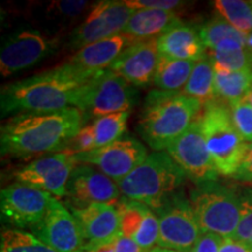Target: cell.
Here are the masks:
<instances>
[{
	"label": "cell",
	"mask_w": 252,
	"mask_h": 252,
	"mask_svg": "<svg viewBox=\"0 0 252 252\" xmlns=\"http://www.w3.org/2000/svg\"><path fill=\"white\" fill-rule=\"evenodd\" d=\"M232 121L245 143H252V105L247 97L230 105Z\"/></svg>",
	"instance_id": "31"
},
{
	"label": "cell",
	"mask_w": 252,
	"mask_h": 252,
	"mask_svg": "<svg viewBox=\"0 0 252 252\" xmlns=\"http://www.w3.org/2000/svg\"><path fill=\"white\" fill-rule=\"evenodd\" d=\"M224 238L213 232H202L190 252H220Z\"/></svg>",
	"instance_id": "34"
},
{
	"label": "cell",
	"mask_w": 252,
	"mask_h": 252,
	"mask_svg": "<svg viewBox=\"0 0 252 252\" xmlns=\"http://www.w3.org/2000/svg\"><path fill=\"white\" fill-rule=\"evenodd\" d=\"M53 198L45 190L14 182L0 194L2 222L14 229H34L45 219Z\"/></svg>",
	"instance_id": "10"
},
{
	"label": "cell",
	"mask_w": 252,
	"mask_h": 252,
	"mask_svg": "<svg viewBox=\"0 0 252 252\" xmlns=\"http://www.w3.org/2000/svg\"><path fill=\"white\" fill-rule=\"evenodd\" d=\"M181 93L198 100L202 106L215 100V70L212 60L208 58V55L195 63L187 84Z\"/></svg>",
	"instance_id": "24"
},
{
	"label": "cell",
	"mask_w": 252,
	"mask_h": 252,
	"mask_svg": "<svg viewBox=\"0 0 252 252\" xmlns=\"http://www.w3.org/2000/svg\"><path fill=\"white\" fill-rule=\"evenodd\" d=\"M58 40L43 35L33 28H20L2 40L0 72L2 77L28 69L54 53Z\"/></svg>",
	"instance_id": "9"
},
{
	"label": "cell",
	"mask_w": 252,
	"mask_h": 252,
	"mask_svg": "<svg viewBox=\"0 0 252 252\" xmlns=\"http://www.w3.org/2000/svg\"><path fill=\"white\" fill-rule=\"evenodd\" d=\"M220 252H252V247L235 238H224Z\"/></svg>",
	"instance_id": "37"
},
{
	"label": "cell",
	"mask_w": 252,
	"mask_h": 252,
	"mask_svg": "<svg viewBox=\"0 0 252 252\" xmlns=\"http://www.w3.org/2000/svg\"><path fill=\"white\" fill-rule=\"evenodd\" d=\"M251 6H252V1H251Z\"/></svg>",
	"instance_id": "40"
},
{
	"label": "cell",
	"mask_w": 252,
	"mask_h": 252,
	"mask_svg": "<svg viewBox=\"0 0 252 252\" xmlns=\"http://www.w3.org/2000/svg\"><path fill=\"white\" fill-rule=\"evenodd\" d=\"M238 191L241 197V220L234 238L252 247V188Z\"/></svg>",
	"instance_id": "30"
},
{
	"label": "cell",
	"mask_w": 252,
	"mask_h": 252,
	"mask_svg": "<svg viewBox=\"0 0 252 252\" xmlns=\"http://www.w3.org/2000/svg\"><path fill=\"white\" fill-rule=\"evenodd\" d=\"M159 59L158 39L138 41L112 63L109 70L133 87H145L154 80Z\"/></svg>",
	"instance_id": "17"
},
{
	"label": "cell",
	"mask_w": 252,
	"mask_h": 252,
	"mask_svg": "<svg viewBox=\"0 0 252 252\" xmlns=\"http://www.w3.org/2000/svg\"><path fill=\"white\" fill-rule=\"evenodd\" d=\"M247 98L249 99V102H250V104L252 105V87H251V89L249 90V93L247 94Z\"/></svg>",
	"instance_id": "39"
},
{
	"label": "cell",
	"mask_w": 252,
	"mask_h": 252,
	"mask_svg": "<svg viewBox=\"0 0 252 252\" xmlns=\"http://www.w3.org/2000/svg\"><path fill=\"white\" fill-rule=\"evenodd\" d=\"M180 24H182L181 19L174 12L149 8L137 9L123 33L135 41L158 39Z\"/></svg>",
	"instance_id": "22"
},
{
	"label": "cell",
	"mask_w": 252,
	"mask_h": 252,
	"mask_svg": "<svg viewBox=\"0 0 252 252\" xmlns=\"http://www.w3.org/2000/svg\"><path fill=\"white\" fill-rule=\"evenodd\" d=\"M156 213L159 217L158 247L190 252L202 231L190 201L185 194L175 191Z\"/></svg>",
	"instance_id": "8"
},
{
	"label": "cell",
	"mask_w": 252,
	"mask_h": 252,
	"mask_svg": "<svg viewBox=\"0 0 252 252\" xmlns=\"http://www.w3.org/2000/svg\"><path fill=\"white\" fill-rule=\"evenodd\" d=\"M215 70L216 97L228 103V105L247 97L252 87V71H229L214 65Z\"/></svg>",
	"instance_id": "25"
},
{
	"label": "cell",
	"mask_w": 252,
	"mask_h": 252,
	"mask_svg": "<svg viewBox=\"0 0 252 252\" xmlns=\"http://www.w3.org/2000/svg\"><path fill=\"white\" fill-rule=\"evenodd\" d=\"M138 100L132 84L109 69L100 71L86 86L76 109L86 118H100L113 113L131 111Z\"/></svg>",
	"instance_id": "7"
},
{
	"label": "cell",
	"mask_w": 252,
	"mask_h": 252,
	"mask_svg": "<svg viewBox=\"0 0 252 252\" xmlns=\"http://www.w3.org/2000/svg\"><path fill=\"white\" fill-rule=\"evenodd\" d=\"M125 4L134 11L149 8L173 12V9L180 7L182 2L179 0H125Z\"/></svg>",
	"instance_id": "33"
},
{
	"label": "cell",
	"mask_w": 252,
	"mask_h": 252,
	"mask_svg": "<svg viewBox=\"0 0 252 252\" xmlns=\"http://www.w3.org/2000/svg\"><path fill=\"white\" fill-rule=\"evenodd\" d=\"M198 33H200L204 47L208 50L216 48L222 42L230 40L247 45V40L243 34L239 33L228 21L220 18H214L212 20H208L198 28Z\"/></svg>",
	"instance_id": "29"
},
{
	"label": "cell",
	"mask_w": 252,
	"mask_h": 252,
	"mask_svg": "<svg viewBox=\"0 0 252 252\" xmlns=\"http://www.w3.org/2000/svg\"><path fill=\"white\" fill-rule=\"evenodd\" d=\"M82 252H146L135 242L121 234L105 243L87 245Z\"/></svg>",
	"instance_id": "32"
},
{
	"label": "cell",
	"mask_w": 252,
	"mask_h": 252,
	"mask_svg": "<svg viewBox=\"0 0 252 252\" xmlns=\"http://www.w3.org/2000/svg\"><path fill=\"white\" fill-rule=\"evenodd\" d=\"M86 123V116L76 108L18 113L1 126V154L27 159L62 152Z\"/></svg>",
	"instance_id": "2"
},
{
	"label": "cell",
	"mask_w": 252,
	"mask_h": 252,
	"mask_svg": "<svg viewBox=\"0 0 252 252\" xmlns=\"http://www.w3.org/2000/svg\"><path fill=\"white\" fill-rule=\"evenodd\" d=\"M68 196L77 203H117L121 189L117 182L90 165H77L68 181Z\"/></svg>",
	"instance_id": "16"
},
{
	"label": "cell",
	"mask_w": 252,
	"mask_h": 252,
	"mask_svg": "<svg viewBox=\"0 0 252 252\" xmlns=\"http://www.w3.org/2000/svg\"><path fill=\"white\" fill-rule=\"evenodd\" d=\"M146 252H179V251H175V250H171V249H165V248H161V247H154L153 249H151V250L146 251Z\"/></svg>",
	"instance_id": "38"
},
{
	"label": "cell",
	"mask_w": 252,
	"mask_h": 252,
	"mask_svg": "<svg viewBox=\"0 0 252 252\" xmlns=\"http://www.w3.org/2000/svg\"><path fill=\"white\" fill-rule=\"evenodd\" d=\"M134 9L125 1H99L90 8L82 24L71 32L69 37L70 48L81 49L90 43L109 39L124 32Z\"/></svg>",
	"instance_id": "11"
},
{
	"label": "cell",
	"mask_w": 252,
	"mask_h": 252,
	"mask_svg": "<svg viewBox=\"0 0 252 252\" xmlns=\"http://www.w3.org/2000/svg\"><path fill=\"white\" fill-rule=\"evenodd\" d=\"M121 220L122 234L135 242L145 251L158 245L159 217L146 204L121 197L116 203Z\"/></svg>",
	"instance_id": "18"
},
{
	"label": "cell",
	"mask_w": 252,
	"mask_h": 252,
	"mask_svg": "<svg viewBox=\"0 0 252 252\" xmlns=\"http://www.w3.org/2000/svg\"><path fill=\"white\" fill-rule=\"evenodd\" d=\"M232 178L239 181L252 182V143L248 144L243 160Z\"/></svg>",
	"instance_id": "36"
},
{
	"label": "cell",
	"mask_w": 252,
	"mask_h": 252,
	"mask_svg": "<svg viewBox=\"0 0 252 252\" xmlns=\"http://www.w3.org/2000/svg\"><path fill=\"white\" fill-rule=\"evenodd\" d=\"M97 74L67 62L6 84L0 94L1 116L76 108L86 86Z\"/></svg>",
	"instance_id": "1"
},
{
	"label": "cell",
	"mask_w": 252,
	"mask_h": 252,
	"mask_svg": "<svg viewBox=\"0 0 252 252\" xmlns=\"http://www.w3.org/2000/svg\"><path fill=\"white\" fill-rule=\"evenodd\" d=\"M128 116L130 111L113 113L94 119L90 124L94 139V147H104L124 137L123 133L126 128Z\"/></svg>",
	"instance_id": "26"
},
{
	"label": "cell",
	"mask_w": 252,
	"mask_h": 252,
	"mask_svg": "<svg viewBox=\"0 0 252 252\" xmlns=\"http://www.w3.org/2000/svg\"><path fill=\"white\" fill-rule=\"evenodd\" d=\"M70 209L81 226L87 245L105 243L122 234L119 214L113 204L93 203Z\"/></svg>",
	"instance_id": "19"
},
{
	"label": "cell",
	"mask_w": 252,
	"mask_h": 252,
	"mask_svg": "<svg viewBox=\"0 0 252 252\" xmlns=\"http://www.w3.org/2000/svg\"><path fill=\"white\" fill-rule=\"evenodd\" d=\"M147 150L139 140L130 135H124L115 143L104 147L75 154L77 165L94 166L118 182L127 176L146 159Z\"/></svg>",
	"instance_id": "12"
},
{
	"label": "cell",
	"mask_w": 252,
	"mask_h": 252,
	"mask_svg": "<svg viewBox=\"0 0 252 252\" xmlns=\"http://www.w3.org/2000/svg\"><path fill=\"white\" fill-rule=\"evenodd\" d=\"M135 42L138 41L124 33H121L109 39L84 46L72 55L69 62L97 74L111 67L112 63Z\"/></svg>",
	"instance_id": "20"
},
{
	"label": "cell",
	"mask_w": 252,
	"mask_h": 252,
	"mask_svg": "<svg viewBox=\"0 0 252 252\" xmlns=\"http://www.w3.org/2000/svg\"><path fill=\"white\" fill-rule=\"evenodd\" d=\"M186 178L167 152H153L117 182L123 196L158 210L174 194Z\"/></svg>",
	"instance_id": "4"
},
{
	"label": "cell",
	"mask_w": 252,
	"mask_h": 252,
	"mask_svg": "<svg viewBox=\"0 0 252 252\" xmlns=\"http://www.w3.org/2000/svg\"><path fill=\"white\" fill-rule=\"evenodd\" d=\"M88 1L75 0V1H58L53 2L52 7L55 8L56 14L65 18H74L83 13L89 5Z\"/></svg>",
	"instance_id": "35"
},
{
	"label": "cell",
	"mask_w": 252,
	"mask_h": 252,
	"mask_svg": "<svg viewBox=\"0 0 252 252\" xmlns=\"http://www.w3.org/2000/svg\"><path fill=\"white\" fill-rule=\"evenodd\" d=\"M190 203L202 232L234 238L241 220L239 191L217 181L198 184L190 191Z\"/></svg>",
	"instance_id": "6"
},
{
	"label": "cell",
	"mask_w": 252,
	"mask_h": 252,
	"mask_svg": "<svg viewBox=\"0 0 252 252\" xmlns=\"http://www.w3.org/2000/svg\"><path fill=\"white\" fill-rule=\"evenodd\" d=\"M0 252H56L26 230L2 229Z\"/></svg>",
	"instance_id": "28"
},
{
	"label": "cell",
	"mask_w": 252,
	"mask_h": 252,
	"mask_svg": "<svg viewBox=\"0 0 252 252\" xmlns=\"http://www.w3.org/2000/svg\"><path fill=\"white\" fill-rule=\"evenodd\" d=\"M195 61L176 60L160 55L154 84L163 91H182L195 67Z\"/></svg>",
	"instance_id": "23"
},
{
	"label": "cell",
	"mask_w": 252,
	"mask_h": 252,
	"mask_svg": "<svg viewBox=\"0 0 252 252\" xmlns=\"http://www.w3.org/2000/svg\"><path fill=\"white\" fill-rule=\"evenodd\" d=\"M160 55L186 61H200L207 56L206 47L198 30L190 25L180 24L158 37Z\"/></svg>",
	"instance_id": "21"
},
{
	"label": "cell",
	"mask_w": 252,
	"mask_h": 252,
	"mask_svg": "<svg viewBox=\"0 0 252 252\" xmlns=\"http://www.w3.org/2000/svg\"><path fill=\"white\" fill-rule=\"evenodd\" d=\"M202 104L181 91L152 90L145 99L138 132L156 152L167 150L196 121Z\"/></svg>",
	"instance_id": "3"
},
{
	"label": "cell",
	"mask_w": 252,
	"mask_h": 252,
	"mask_svg": "<svg viewBox=\"0 0 252 252\" xmlns=\"http://www.w3.org/2000/svg\"><path fill=\"white\" fill-rule=\"evenodd\" d=\"M32 234L56 252H82L88 244L77 220L55 197Z\"/></svg>",
	"instance_id": "15"
},
{
	"label": "cell",
	"mask_w": 252,
	"mask_h": 252,
	"mask_svg": "<svg viewBox=\"0 0 252 252\" xmlns=\"http://www.w3.org/2000/svg\"><path fill=\"white\" fill-rule=\"evenodd\" d=\"M76 160L72 154L59 152L41 157L14 172L17 182L45 190L56 197L68 195V181Z\"/></svg>",
	"instance_id": "14"
},
{
	"label": "cell",
	"mask_w": 252,
	"mask_h": 252,
	"mask_svg": "<svg viewBox=\"0 0 252 252\" xmlns=\"http://www.w3.org/2000/svg\"><path fill=\"white\" fill-rule=\"evenodd\" d=\"M166 152L180 167L186 178L194 181L195 185L217 180L219 172L208 151L198 118L181 137L167 147Z\"/></svg>",
	"instance_id": "13"
},
{
	"label": "cell",
	"mask_w": 252,
	"mask_h": 252,
	"mask_svg": "<svg viewBox=\"0 0 252 252\" xmlns=\"http://www.w3.org/2000/svg\"><path fill=\"white\" fill-rule=\"evenodd\" d=\"M198 119L217 172L232 178L243 160L248 143L238 133L230 108L215 99L204 105Z\"/></svg>",
	"instance_id": "5"
},
{
	"label": "cell",
	"mask_w": 252,
	"mask_h": 252,
	"mask_svg": "<svg viewBox=\"0 0 252 252\" xmlns=\"http://www.w3.org/2000/svg\"><path fill=\"white\" fill-rule=\"evenodd\" d=\"M214 7L220 17L235 27L244 36L252 33V6L251 2L241 0H216Z\"/></svg>",
	"instance_id": "27"
}]
</instances>
